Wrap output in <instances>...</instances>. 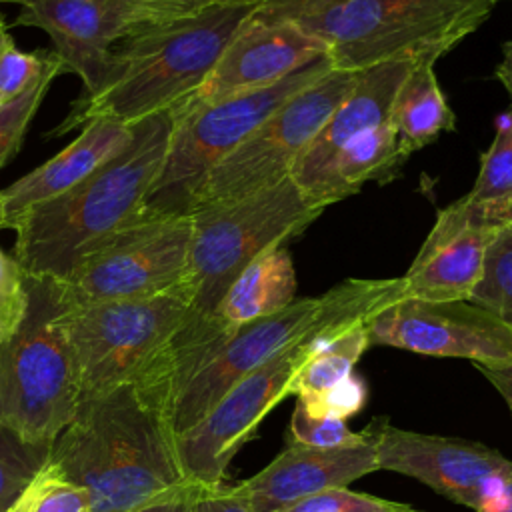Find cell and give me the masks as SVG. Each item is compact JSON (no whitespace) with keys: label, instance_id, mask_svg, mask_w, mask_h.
Listing matches in <instances>:
<instances>
[{"label":"cell","instance_id":"6da1fadb","mask_svg":"<svg viewBox=\"0 0 512 512\" xmlns=\"http://www.w3.org/2000/svg\"><path fill=\"white\" fill-rule=\"evenodd\" d=\"M48 462L88 492L92 512H132L194 490L166 414L134 384L80 396Z\"/></svg>","mask_w":512,"mask_h":512},{"label":"cell","instance_id":"7a4b0ae2","mask_svg":"<svg viewBox=\"0 0 512 512\" xmlns=\"http://www.w3.org/2000/svg\"><path fill=\"white\" fill-rule=\"evenodd\" d=\"M254 8L214 4L178 20L134 30L112 48L100 86L80 94L50 136L80 130L94 118L136 124L170 112L200 88Z\"/></svg>","mask_w":512,"mask_h":512},{"label":"cell","instance_id":"3957f363","mask_svg":"<svg viewBox=\"0 0 512 512\" xmlns=\"http://www.w3.org/2000/svg\"><path fill=\"white\" fill-rule=\"evenodd\" d=\"M172 114L134 124L132 142L68 192L26 210L12 256L32 278L62 282L104 238L146 210L164 166Z\"/></svg>","mask_w":512,"mask_h":512},{"label":"cell","instance_id":"277c9868","mask_svg":"<svg viewBox=\"0 0 512 512\" xmlns=\"http://www.w3.org/2000/svg\"><path fill=\"white\" fill-rule=\"evenodd\" d=\"M498 0H286L256 6L326 46L332 68H364L408 60L434 62L472 34Z\"/></svg>","mask_w":512,"mask_h":512},{"label":"cell","instance_id":"5b68a950","mask_svg":"<svg viewBox=\"0 0 512 512\" xmlns=\"http://www.w3.org/2000/svg\"><path fill=\"white\" fill-rule=\"evenodd\" d=\"M400 298L402 278H348L320 296L298 298L272 316L232 330L174 394L166 414L172 436L192 428L238 380L278 352L328 326L370 318Z\"/></svg>","mask_w":512,"mask_h":512},{"label":"cell","instance_id":"8992f818","mask_svg":"<svg viewBox=\"0 0 512 512\" xmlns=\"http://www.w3.org/2000/svg\"><path fill=\"white\" fill-rule=\"evenodd\" d=\"M30 304L18 332L0 342V430L52 446L70 424L80 388L54 280L28 276Z\"/></svg>","mask_w":512,"mask_h":512},{"label":"cell","instance_id":"52a82bcc","mask_svg":"<svg viewBox=\"0 0 512 512\" xmlns=\"http://www.w3.org/2000/svg\"><path fill=\"white\" fill-rule=\"evenodd\" d=\"M322 210L308 204L290 178L232 202L192 208V238L184 286L190 316L214 320L236 276L262 252L282 246L308 228Z\"/></svg>","mask_w":512,"mask_h":512},{"label":"cell","instance_id":"ba28073f","mask_svg":"<svg viewBox=\"0 0 512 512\" xmlns=\"http://www.w3.org/2000/svg\"><path fill=\"white\" fill-rule=\"evenodd\" d=\"M190 306L184 284L150 298L64 302L62 324L80 396L150 380Z\"/></svg>","mask_w":512,"mask_h":512},{"label":"cell","instance_id":"9c48e42d","mask_svg":"<svg viewBox=\"0 0 512 512\" xmlns=\"http://www.w3.org/2000/svg\"><path fill=\"white\" fill-rule=\"evenodd\" d=\"M330 70L332 62L322 56L268 88L208 104H178L172 108V132L164 166L146 206L188 214V204L206 174L276 108Z\"/></svg>","mask_w":512,"mask_h":512},{"label":"cell","instance_id":"30bf717a","mask_svg":"<svg viewBox=\"0 0 512 512\" xmlns=\"http://www.w3.org/2000/svg\"><path fill=\"white\" fill-rule=\"evenodd\" d=\"M192 220L146 206L56 282L66 304L150 298L184 284Z\"/></svg>","mask_w":512,"mask_h":512},{"label":"cell","instance_id":"8fae6325","mask_svg":"<svg viewBox=\"0 0 512 512\" xmlns=\"http://www.w3.org/2000/svg\"><path fill=\"white\" fill-rule=\"evenodd\" d=\"M354 80L356 72L332 68L286 100L206 174L188 212L198 206L232 202L290 178L296 160L350 92Z\"/></svg>","mask_w":512,"mask_h":512},{"label":"cell","instance_id":"7c38bea8","mask_svg":"<svg viewBox=\"0 0 512 512\" xmlns=\"http://www.w3.org/2000/svg\"><path fill=\"white\" fill-rule=\"evenodd\" d=\"M316 334L254 368L202 420L174 438L180 468L194 488L224 484L226 470L236 452L252 438L264 416L280 400L290 396V382L310 354Z\"/></svg>","mask_w":512,"mask_h":512},{"label":"cell","instance_id":"4fadbf2b","mask_svg":"<svg viewBox=\"0 0 512 512\" xmlns=\"http://www.w3.org/2000/svg\"><path fill=\"white\" fill-rule=\"evenodd\" d=\"M366 430L380 470L410 476L474 512L498 496L512 472V460L482 442L404 430L386 418H374Z\"/></svg>","mask_w":512,"mask_h":512},{"label":"cell","instance_id":"5bb4252c","mask_svg":"<svg viewBox=\"0 0 512 512\" xmlns=\"http://www.w3.org/2000/svg\"><path fill=\"white\" fill-rule=\"evenodd\" d=\"M366 330L370 346L466 358L488 368L512 364V328L470 300L400 298L372 314Z\"/></svg>","mask_w":512,"mask_h":512},{"label":"cell","instance_id":"9a60e30c","mask_svg":"<svg viewBox=\"0 0 512 512\" xmlns=\"http://www.w3.org/2000/svg\"><path fill=\"white\" fill-rule=\"evenodd\" d=\"M504 224V208L474 202L468 196L442 208L402 276L404 298L470 300L482 278L488 246Z\"/></svg>","mask_w":512,"mask_h":512},{"label":"cell","instance_id":"2e32d148","mask_svg":"<svg viewBox=\"0 0 512 512\" xmlns=\"http://www.w3.org/2000/svg\"><path fill=\"white\" fill-rule=\"evenodd\" d=\"M322 56L326 46L300 26L252 12L200 88L182 104H208L268 88Z\"/></svg>","mask_w":512,"mask_h":512},{"label":"cell","instance_id":"e0dca14e","mask_svg":"<svg viewBox=\"0 0 512 512\" xmlns=\"http://www.w3.org/2000/svg\"><path fill=\"white\" fill-rule=\"evenodd\" d=\"M18 6L14 24L48 34L64 70L80 78L82 94L100 86L112 48L132 28L128 0H24Z\"/></svg>","mask_w":512,"mask_h":512},{"label":"cell","instance_id":"ac0fdd59","mask_svg":"<svg viewBox=\"0 0 512 512\" xmlns=\"http://www.w3.org/2000/svg\"><path fill=\"white\" fill-rule=\"evenodd\" d=\"M368 440L352 448H314L286 440V448L240 488L252 512H286L294 504L330 488H342L378 468Z\"/></svg>","mask_w":512,"mask_h":512},{"label":"cell","instance_id":"d6986e66","mask_svg":"<svg viewBox=\"0 0 512 512\" xmlns=\"http://www.w3.org/2000/svg\"><path fill=\"white\" fill-rule=\"evenodd\" d=\"M134 138V124L112 118H94L80 128V134L58 154L32 168L0 190L4 208V228L30 208L48 202L96 172L102 164L118 156Z\"/></svg>","mask_w":512,"mask_h":512},{"label":"cell","instance_id":"ffe728a7","mask_svg":"<svg viewBox=\"0 0 512 512\" xmlns=\"http://www.w3.org/2000/svg\"><path fill=\"white\" fill-rule=\"evenodd\" d=\"M412 64L408 60H394L356 72L350 92L334 108L292 168V180L302 194L318 180L342 146L370 128L388 122L396 90Z\"/></svg>","mask_w":512,"mask_h":512},{"label":"cell","instance_id":"44dd1931","mask_svg":"<svg viewBox=\"0 0 512 512\" xmlns=\"http://www.w3.org/2000/svg\"><path fill=\"white\" fill-rule=\"evenodd\" d=\"M402 164L396 132L390 122H384L342 146L318 180L304 192V198L314 208L324 210L356 194L366 182H388Z\"/></svg>","mask_w":512,"mask_h":512},{"label":"cell","instance_id":"7402d4cb","mask_svg":"<svg viewBox=\"0 0 512 512\" xmlns=\"http://www.w3.org/2000/svg\"><path fill=\"white\" fill-rule=\"evenodd\" d=\"M296 300V270L290 252L282 246L256 256L222 296L214 320L224 330L272 316Z\"/></svg>","mask_w":512,"mask_h":512},{"label":"cell","instance_id":"603a6c76","mask_svg":"<svg viewBox=\"0 0 512 512\" xmlns=\"http://www.w3.org/2000/svg\"><path fill=\"white\" fill-rule=\"evenodd\" d=\"M388 122L398 140V154L406 160L412 152L456 128V116L438 84L434 62H414L392 100Z\"/></svg>","mask_w":512,"mask_h":512},{"label":"cell","instance_id":"cb8c5ba5","mask_svg":"<svg viewBox=\"0 0 512 512\" xmlns=\"http://www.w3.org/2000/svg\"><path fill=\"white\" fill-rule=\"evenodd\" d=\"M366 322L368 318L340 322L318 332L290 382V396L322 394L354 374L360 356L370 348Z\"/></svg>","mask_w":512,"mask_h":512},{"label":"cell","instance_id":"d4e9b609","mask_svg":"<svg viewBox=\"0 0 512 512\" xmlns=\"http://www.w3.org/2000/svg\"><path fill=\"white\" fill-rule=\"evenodd\" d=\"M494 128L492 144L480 156L476 182L466 196L508 212L512 206V104L496 116Z\"/></svg>","mask_w":512,"mask_h":512},{"label":"cell","instance_id":"484cf974","mask_svg":"<svg viewBox=\"0 0 512 512\" xmlns=\"http://www.w3.org/2000/svg\"><path fill=\"white\" fill-rule=\"evenodd\" d=\"M470 302L486 308L512 328V226L504 224L492 238L484 272Z\"/></svg>","mask_w":512,"mask_h":512},{"label":"cell","instance_id":"4316f807","mask_svg":"<svg viewBox=\"0 0 512 512\" xmlns=\"http://www.w3.org/2000/svg\"><path fill=\"white\" fill-rule=\"evenodd\" d=\"M62 72H64V66L52 52V58L44 74L26 92L6 102H0V170L18 152L28 126L32 124V118L36 116L52 82Z\"/></svg>","mask_w":512,"mask_h":512},{"label":"cell","instance_id":"83f0119b","mask_svg":"<svg viewBox=\"0 0 512 512\" xmlns=\"http://www.w3.org/2000/svg\"><path fill=\"white\" fill-rule=\"evenodd\" d=\"M52 446L20 440L0 430V512L10 510L48 462Z\"/></svg>","mask_w":512,"mask_h":512},{"label":"cell","instance_id":"f1b7e54d","mask_svg":"<svg viewBox=\"0 0 512 512\" xmlns=\"http://www.w3.org/2000/svg\"><path fill=\"white\" fill-rule=\"evenodd\" d=\"M14 508L16 512H92L88 492L62 476L50 462L34 476Z\"/></svg>","mask_w":512,"mask_h":512},{"label":"cell","instance_id":"f546056e","mask_svg":"<svg viewBox=\"0 0 512 512\" xmlns=\"http://www.w3.org/2000/svg\"><path fill=\"white\" fill-rule=\"evenodd\" d=\"M286 440L314 448H352L368 440L366 432H354L346 420L330 416H314L296 402L290 418Z\"/></svg>","mask_w":512,"mask_h":512},{"label":"cell","instance_id":"4dcf8cb0","mask_svg":"<svg viewBox=\"0 0 512 512\" xmlns=\"http://www.w3.org/2000/svg\"><path fill=\"white\" fill-rule=\"evenodd\" d=\"M52 52H24L8 32L0 28V102L26 92L46 70Z\"/></svg>","mask_w":512,"mask_h":512},{"label":"cell","instance_id":"1f68e13d","mask_svg":"<svg viewBox=\"0 0 512 512\" xmlns=\"http://www.w3.org/2000/svg\"><path fill=\"white\" fill-rule=\"evenodd\" d=\"M30 304L28 274L20 262L0 246V342L10 340L26 318Z\"/></svg>","mask_w":512,"mask_h":512},{"label":"cell","instance_id":"d6a6232c","mask_svg":"<svg viewBox=\"0 0 512 512\" xmlns=\"http://www.w3.org/2000/svg\"><path fill=\"white\" fill-rule=\"evenodd\" d=\"M286 512H422L410 504L386 500L366 492H354L348 486L330 488L314 494Z\"/></svg>","mask_w":512,"mask_h":512},{"label":"cell","instance_id":"836d02e7","mask_svg":"<svg viewBox=\"0 0 512 512\" xmlns=\"http://www.w3.org/2000/svg\"><path fill=\"white\" fill-rule=\"evenodd\" d=\"M366 398H368L366 382L360 376L350 374L346 380H342L340 384H336L334 388H330L322 394L296 398V400L314 416H330V418L348 420L350 416L358 414L364 408Z\"/></svg>","mask_w":512,"mask_h":512},{"label":"cell","instance_id":"e575fe53","mask_svg":"<svg viewBox=\"0 0 512 512\" xmlns=\"http://www.w3.org/2000/svg\"><path fill=\"white\" fill-rule=\"evenodd\" d=\"M132 6V34L138 28L178 20L200 12L196 0H128Z\"/></svg>","mask_w":512,"mask_h":512},{"label":"cell","instance_id":"d590c367","mask_svg":"<svg viewBox=\"0 0 512 512\" xmlns=\"http://www.w3.org/2000/svg\"><path fill=\"white\" fill-rule=\"evenodd\" d=\"M190 512H252L240 484L196 488Z\"/></svg>","mask_w":512,"mask_h":512},{"label":"cell","instance_id":"8d00e7d4","mask_svg":"<svg viewBox=\"0 0 512 512\" xmlns=\"http://www.w3.org/2000/svg\"><path fill=\"white\" fill-rule=\"evenodd\" d=\"M476 368L498 390V394L504 398V402L512 412V364L496 366V368H488V366H476Z\"/></svg>","mask_w":512,"mask_h":512},{"label":"cell","instance_id":"74e56055","mask_svg":"<svg viewBox=\"0 0 512 512\" xmlns=\"http://www.w3.org/2000/svg\"><path fill=\"white\" fill-rule=\"evenodd\" d=\"M196 490V488H194ZM194 490L180 494V496H172V498H164V500H156L152 504H146L142 508H136L132 512H190V504H192V496Z\"/></svg>","mask_w":512,"mask_h":512},{"label":"cell","instance_id":"f35d334b","mask_svg":"<svg viewBox=\"0 0 512 512\" xmlns=\"http://www.w3.org/2000/svg\"><path fill=\"white\" fill-rule=\"evenodd\" d=\"M502 52L504 56H502V62L496 66V78L512 98V40L504 46Z\"/></svg>","mask_w":512,"mask_h":512},{"label":"cell","instance_id":"ab89813d","mask_svg":"<svg viewBox=\"0 0 512 512\" xmlns=\"http://www.w3.org/2000/svg\"><path fill=\"white\" fill-rule=\"evenodd\" d=\"M482 512H512V472L508 474L498 496Z\"/></svg>","mask_w":512,"mask_h":512},{"label":"cell","instance_id":"60d3db41","mask_svg":"<svg viewBox=\"0 0 512 512\" xmlns=\"http://www.w3.org/2000/svg\"><path fill=\"white\" fill-rule=\"evenodd\" d=\"M272 2H286V0H226L224 4H250V6H264Z\"/></svg>","mask_w":512,"mask_h":512},{"label":"cell","instance_id":"b9f144b4","mask_svg":"<svg viewBox=\"0 0 512 512\" xmlns=\"http://www.w3.org/2000/svg\"><path fill=\"white\" fill-rule=\"evenodd\" d=\"M196 2H198V8H200V10H204V8L214 6V4H224L226 0H196Z\"/></svg>","mask_w":512,"mask_h":512},{"label":"cell","instance_id":"7bdbcfd3","mask_svg":"<svg viewBox=\"0 0 512 512\" xmlns=\"http://www.w3.org/2000/svg\"><path fill=\"white\" fill-rule=\"evenodd\" d=\"M4 228V208H2V200H0V230Z\"/></svg>","mask_w":512,"mask_h":512},{"label":"cell","instance_id":"ee69618b","mask_svg":"<svg viewBox=\"0 0 512 512\" xmlns=\"http://www.w3.org/2000/svg\"><path fill=\"white\" fill-rule=\"evenodd\" d=\"M506 224H510L512 226V206L508 208V212H506Z\"/></svg>","mask_w":512,"mask_h":512},{"label":"cell","instance_id":"f6af8a7d","mask_svg":"<svg viewBox=\"0 0 512 512\" xmlns=\"http://www.w3.org/2000/svg\"><path fill=\"white\" fill-rule=\"evenodd\" d=\"M2 2H10V4H20V2H24V0H0V4Z\"/></svg>","mask_w":512,"mask_h":512},{"label":"cell","instance_id":"bcb514c9","mask_svg":"<svg viewBox=\"0 0 512 512\" xmlns=\"http://www.w3.org/2000/svg\"><path fill=\"white\" fill-rule=\"evenodd\" d=\"M2 26H6V22H4V18H2V14H0V28H2Z\"/></svg>","mask_w":512,"mask_h":512},{"label":"cell","instance_id":"7dc6e473","mask_svg":"<svg viewBox=\"0 0 512 512\" xmlns=\"http://www.w3.org/2000/svg\"><path fill=\"white\" fill-rule=\"evenodd\" d=\"M6 512H16V508H14V506H12V508H10V510H6Z\"/></svg>","mask_w":512,"mask_h":512},{"label":"cell","instance_id":"c3c4849f","mask_svg":"<svg viewBox=\"0 0 512 512\" xmlns=\"http://www.w3.org/2000/svg\"><path fill=\"white\" fill-rule=\"evenodd\" d=\"M498 2H500V0H498Z\"/></svg>","mask_w":512,"mask_h":512}]
</instances>
